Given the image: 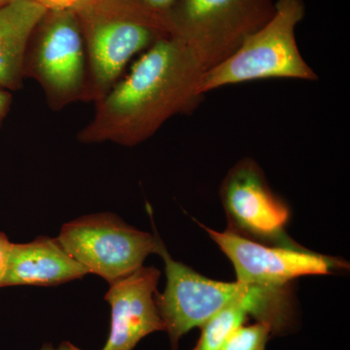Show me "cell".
<instances>
[{
  "mask_svg": "<svg viewBox=\"0 0 350 350\" xmlns=\"http://www.w3.org/2000/svg\"><path fill=\"white\" fill-rule=\"evenodd\" d=\"M204 69L193 53L172 36L151 45L130 75L96 103L94 118L78 133L82 144L114 142L135 146L170 118L198 107Z\"/></svg>",
  "mask_w": 350,
  "mask_h": 350,
  "instance_id": "obj_1",
  "label": "cell"
},
{
  "mask_svg": "<svg viewBox=\"0 0 350 350\" xmlns=\"http://www.w3.org/2000/svg\"><path fill=\"white\" fill-rule=\"evenodd\" d=\"M156 253L165 262L167 275L165 291L157 292L156 304L172 350L178 349L181 338L188 332L200 328L221 310L237 304H244L250 317L273 330L284 325L291 315L293 300L286 286L209 280L172 259L159 236Z\"/></svg>",
  "mask_w": 350,
  "mask_h": 350,
  "instance_id": "obj_2",
  "label": "cell"
},
{
  "mask_svg": "<svg viewBox=\"0 0 350 350\" xmlns=\"http://www.w3.org/2000/svg\"><path fill=\"white\" fill-rule=\"evenodd\" d=\"M72 11L86 51L88 103L103 98L131 57L172 31L167 14L133 0H85Z\"/></svg>",
  "mask_w": 350,
  "mask_h": 350,
  "instance_id": "obj_3",
  "label": "cell"
},
{
  "mask_svg": "<svg viewBox=\"0 0 350 350\" xmlns=\"http://www.w3.org/2000/svg\"><path fill=\"white\" fill-rule=\"evenodd\" d=\"M305 15L303 0H276L275 14L266 25L232 56L202 73L199 93L204 96L219 88L257 80H317L296 41L297 25Z\"/></svg>",
  "mask_w": 350,
  "mask_h": 350,
  "instance_id": "obj_4",
  "label": "cell"
},
{
  "mask_svg": "<svg viewBox=\"0 0 350 350\" xmlns=\"http://www.w3.org/2000/svg\"><path fill=\"white\" fill-rule=\"evenodd\" d=\"M275 11L273 0H177L167 15L170 36L193 53L206 72L232 56Z\"/></svg>",
  "mask_w": 350,
  "mask_h": 350,
  "instance_id": "obj_5",
  "label": "cell"
},
{
  "mask_svg": "<svg viewBox=\"0 0 350 350\" xmlns=\"http://www.w3.org/2000/svg\"><path fill=\"white\" fill-rule=\"evenodd\" d=\"M24 78L38 83L54 111L84 100L86 51L72 10L47 11L43 16L27 45Z\"/></svg>",
  "mask_w": 350,
  "mask_h": 350,
  "instance_id": "obj_6",
  "label": "cell"
},
{
  "mask_svg": "<svg viewBox=\"0 0 350 350\" xmlns=\"http://www.w3.org/2000/svg\"><path fill=\"white\" fill-rule=\"evenodd\" d=\"M57 241L89 273L109 283L142 268L158 248V234L138 231L111 213L71 221L64 226Z\"/></svg>",
  "mask_w": 350,
  "mask_h": 350,
  "instance_id": "obj_7",
  "label": "cell"
},
{
  "mask_svg": "<svg viewBox=\"0 0 350 350\" xmlns=\"http://www.w3.org/2000/svg\"><path fill=\"white\" fill-rule=\"evenodd\" d=\"M220 196L231 231L269 245H298L286 232L289 207L269 188L253 159L239 161L228 172Z\"/></svg>",
  "mask_w": 350,
  "mask_h": 350,
  "instance_id": "obj_8",
  "label": "cell"
},
{
  "mask_svg": "<svg viewBox=\"0 0 350 350\" xmlns=\"http://www.w3.org/2000/svg\"><path fill=\"white\" fill-rule=\"evenodd\" d=\"M198 224L229 258L239 282L282 287L301 276L330 275L349 268L342 260L312 252L300 245H269L244 238L229 229L217 232Z\"/></svg>",
  "mask_w": 350,
  "mask_h": 350,
  "instance_id": "obj_9",
  "label": "cell"
},
{
  "mask_svg": "<svg viewBox=\"0 0 350 350\" xmlns=\"http://www.w3.org/2000/svg\"><path fill=\"white\" fill-rule=\"evenodd\" d=\"M161 273L144 267L109 283L105 301L111 308L109 335L101 350H133L147 336L165 331L156 304Z\"/></svg>",
  "mask_w": 350,
  "mask_h": 350,
  "instance_id": "obj_10",
  "label": "cell"
},
{
  "mask_svg": "<svg viewBox=\"0 0 350 350\" xmlns=\"http://www.w3.org/2000/svg\"><path fill=\"white\" fill-rule=\"evenodd\" d=\"M87 273L88 269L66 252L57 239L40 237L31 243L11 244L1 288L54 286L82 278Z\"/></svg>",
  "mask_w": 350,
  "mask_h": 350,
  "instance_id": "obj_11",
  "label": "cell"
},
{
  "mask_svg": "<svg viewBox=\"0 0 350 350\" xmlns=\"http://www.w3.org/2000/svg\"><path fill=\"white\" fill-rule=\"evenodd\" d=\"M47 12L34 0H14L0 8V88L23 86L24 62L29 39Z\"/></svg>",
  "mask_w": 350,
  "mask_h": 350,
  "instance_id": "obj_12",
  "label": "cell"
},
{
  "mask_svg": "<svg viewBox=\"0 0 350 350\" xmlns=\"http://www.w3.org/2000/svg\"><path fill=\"white\" fill-rule=\"evenodd\" d=\"M248 317L250 312L244 304L228 306L200 327V337L191 350H220L232 332L245 323Z\"/></svg>",
  "mask_w": 350,
  "mask_h": 350,
  "instance_id": "obj_13",
  "label": "cell"
},
{
  "mask_svg": "<svg viewBox=\"0 0 350 350\" xmlns=\"http://www.w3.org/2000/svg\"><path fill=\"white\" fill-rule=\"evenodd\" d=\"M271 337V328L262 322L243 324L226 340L220 350H266Z\"/></svg>",
  "mask_w": 350,
  "mask_h": 350,
  "instance_id": "obj_14",
  "label": "cell"
},
{
  "mask_svg": "<svg viewBox=\"0 0 350 350\" xmlns=\"http://www.w3.org/2000/svg\"><path fill=\"white\" fill-rule=\"evenodd\" d=\"M11 244L4 232H0V288L5 276L7 267H8L9 253H10Z\"/></svg>",
  "mask_w": 350,
  "mask_h": 350,
  "instance_id": "obj_15",
  "label": "cell"
},
{
  "mask_svg": "<svg viewBox=\"0 0 350 350\" xmlns=\"http://www.w3.org/2000/svg\"><path fill=\"white\" fill-rule=\"evenodd\" d=\"M47 11L72 10L85 0H34Z\"/></svg>",
  "mask_w": 350,
  "mask_h": 350,
  "instance_id": "obj_16",
  "label": "cell"
},
{
  "mask_svg": "<svg viewBox=\"0 0 350 350\" xmlns=\"http://www.w3.org/2000/svg\"><path fill=\"white\" fill-rule=\"evenodd\" d=\"M157 12L167 14L177 0H133Z\"/></svg>",
  "mask_w": 350,
  "mask_h": 350,
  "instance_id": "obj_17",
  "label": "cell"
},
{
  "mask_svg": "<svg viewBox=\"0 0 350 350\" xmlns=\"http://www.w3.org/2000/svg\"><path fill=\"white\" fill-rule=\"evenodd\" d=\"M11 105H12V94L7 90L0 88V125L8 114Z\"/></svg>",
  "mask_w": 350,
  "mask_h": 350,
  "instance_id": "obj_18",
  "label": "cell"
},
{
  "mask_svg": "<svg viewBox=\"0 0 350 350\" xmlns=\"http://www.w3.org/2000/svg\"><path fill=\"white\" fill-rule=\"evenodd\" d=\"M40 350H83L76 345L71 344V342H64L57 347H53L51 344L44 345L42 349Z\"/></svg>",
  "mask_w": 350,
  "mask_h": 350,
  "instance_id": "obj_19",
  "label": "cell"
},
{
  "mask_svg": "<svg viewBox=\"0 0 350 350\" xmlns=\"http://www.w3.org/2000/svg\"><path fill=\"white\" fill-rule=\"evenodd\" d=\"M14 0H0V8L7 5V4L11 3Z\"/></svg>",
  "mask_w": 350,
  "mask_h": 350,
  "instance_id": "obj_20",
  "label": "cell"
}]
</instances>
